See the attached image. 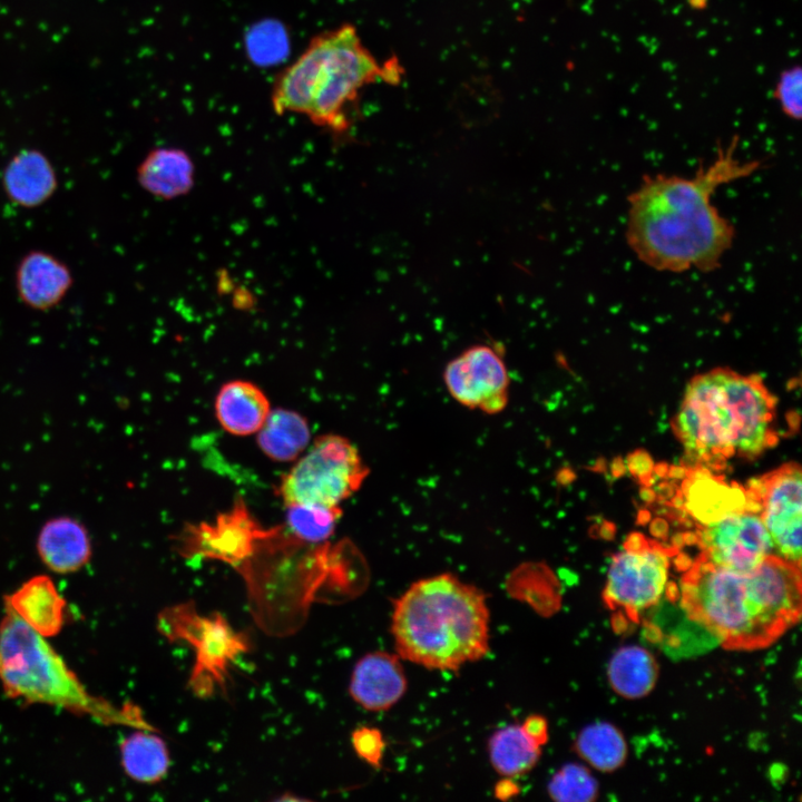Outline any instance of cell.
<instances>
[{
  "label": "cell",
  "mask_w": 802,
  "mask_h": 802,
  "mask_svg": "<svg viewBox=\"0 0 802 802\" xmlns=\"http://www.w3.org/2000/svg\"><path fill=\"white\" fill-rule=\"evenodd\" d=\"M734 136L715 158L692 176H644L628 196L625 237L647 266L671 273L712 272L732 247L735 229L713 204L722 185L759 170V159L744 162L736 155Z\"/></svg>",
  "instance_id": "6da1fadb"
},
{
  "label": "cell",
  "mask_w": 802,
  "mask_h": 802,
  "mask_svg": "<svg viewBox=\"0 0 802 802\" xmlns=\"http://www.w3.org/2000/svg\"><path fill=\"white\" fill-rule=\"evenodd\" d=\"M687 615L733 649L763 648L801 615V567L770 555L745 573L701 557L681 580Z\"/></svg>",
  "instance_id": "7a4b0ae2"
},
{
  "label": "cell",
  "mask_w": 802,
  "mask_h": 802,
  "mask_svg": "<svg viewBox=\"0 0 802 802\" xmlns=\"http://www.w3.org/2000/svg\"><path fill=\"white\" fill-rule=\"evenodd\" d=\"M775 420L776 400L760 375L716 368L691 379L672 426L691 461L721 469L774 447Z\"/></svg>",
  "instance_id": "3957f363"
},
{
  "label": "cell",
  "mask_w": 802,
  "mask_h": 802,
  "mask_svg": "<svg viewBox=\"0 0 802 802\" xmlns=\"http://www.w3.org/2000/svg\"><path fill=\"white\" fill-rule=\"evenodd\" d=\"M403 74L395 57L380 63L364 46L356 27L343 23L313 36L276 76L271 105L278 116L302 115L342 137L352 126L351 108L361 90L378 81L398 85Z\"/></svg>",
  "instance_id": "277c9868"
},
{
  "label": "cell",
  "mask_w": 802,
  "mask_h": 802,
  "mask_svg": "<svg viewBox=\"0 0 802 802\" xmlns=\"http://www.w3.org/2000/svg\"><path fill=\"white\" fill-rule=\"evenodd\" d=\"M486 594L456 575L419 579L393 599L391 634L400 658L436 671H457L489 652Z\"/></svg>",
  "instance_id": "5b68a950"
},
{
  "label": "cell",
  "mask_w": 802,
  "mask_h": 802,
  "mask_svg": "<svg viewBox=\"0 0 802 802\" xmlns=\"http://www.w3.org/2000/svg\"><path fill=\"white\" fill-rule=\"evenodd\" d=\"M0 683L7 696L47 704L104 724L151 730L134 706L116 707L91 695L46 637L10 608L0 623Z\"/></svg>",
  "instance_id": "8992f818"
},
{
  "label": "cell",
  "mask_w": 802,
  "mask_h": 802,
  "mask_svg": "<svg viewBox=\"0 0 802 802\" xmlns=\"http://www.w3.org/2000/svg\"><path fill=\"white\" fill-rule=\"evenodd\" d=\"M369 469L346 438H316L306 453L284 475L278 495L286 506H340L363 483Z\"/></svg>",
  "instance_id": "52a82bcc"
},
{
  "label": "cell",
  "mask_w": 802,
  "mask_h": 802,
  "mask_svg": "<svg viewBox=\"0 0 802 802\" xmlns=\"http://www.w3.org/2000/svg\"><path fill=\"white\" fill-rule=\"evenodd\" d=\"M671 554L662 545L632 534L608 567L604 597L632 618L655 606L666 591Z\"/></svg>",
  "instance_id": "ba28073f"
},
{
  "label": "cell",
  "mask_w": 802,
  "mask_h": 802,
  "mask_svg": "<svg viewBox=\"0 0 802 802\" xmlns=\"http://www.w3.org/2000/svg\"><path fill=\"white\" fill-rule=\"evenodd\" d=\"M746 496L757 505L774 554L801 567L802 470L796 462L780 466L750 482Z\"/></svg>",
  "instance_id": "9c48e42d"
},
{
  "label": "cell",
  "mask_w": 802,
  "mask_h": 802,
  "mask_svg": "<svg viewBox=\"0 0 802 802\" xmlns=\"http://www.w3.org/2000/svg\"><path fill=\"white\" fill-rule=\"evenodd\" d=\"M701 558L734 571H750L774 554L772 539L755 505L710 521L697 532Z\"/></svg>",
  "instance_id": "30bf717a"
},
{
  "label": "cell",
  "mask_w": 802,
  "mask_h": 802,
  "mask_svg": "<svg viewBox=\"0 0 802 802\" xmlns=\"http://www.w3.org/2000/svg\"><path fill=\"white\" fill-rule=\"evenodd\" d=\"M160 628L167 636L189 640L197 648V662L192 675L195 688L202 691L207 683L208 689L214 682L224 681L227 664L247 647L242 635L236 634L221 616L199 617L189 612L187 605L167 610L159 619Z\"/></svg>",
  "instance_id": "8fae6325"
},
{
  "label": "cell",
  "mask_w": 802,
  "mask_h": 802,
  "mask_svg": "<svg viewBox=\"0 0 802 802\" xmlns=\"http://www.w3.org/2000/svg\"><path fill=\"white\" fill-rule=\"evenodd\" d=\"M443 379L451 397L466 408L495 414L508 403V370L499 349L490 344L462 351L447 364Z\"/></svg>",
  "instance_id": "7c38bea8"
},
{
  "label": "cell",
  "mask_w": 802,
  "mask_h": 802,
  "mask_svg": "<svg viewBox=\"0 0 802 802\" xmlns=\"http://www.w3.org/2000/svg\"><path fill=\"white\" fill-rule=\"evenodd\" d=\"M398 655L371 652L362 656L351 674L349 693L360 706L381 712L404 695L408 681Z\"/></svg>",
  "instance_id": "4fadbf2b"
},
{
  "label": "cell",
  "mask_w": 802,
  "mask_h": 802,
  "mask_svg": "<svg viewBox=\"0 0 802 802\" xmlns=\"http://www.w3.org/2000/svg\"><path fill=\"white\" fill-rule=\"evenodd\" d=\"M14 280L20 301L37 311L58 305L72 286L69 266L41 250H32L21 257Z\"/></svg>",
  "instance_id": "5bb4252c"
},
{
  "label": "cell",
  "mask_w": 802,
  "mask_h": 802,
  "mask_svg": "<svg viewBox=\"0 0 802 802\" xmlns=\"http://www.w3.org/2000/svg\"><path fill=\"white\" fill-rule=\"evenodd\" d=\"M36 548L48 569L63 575L84 568L92 552L87 528L69 516L48 519L38 532Z\"/></svg>",
  "instance_id": "9a60e30c"
},
{
  "label": "cell",
  "mask_w": 802,
  "mask_h": 802,
  "mask_svg": "<svg viewBox=\"0 0 802 802\" xmlns=\"http://www.w3.org/2000/svg\"><path fill=\"white\" fill-rule=\"evenodd\" d=\"M58 186L57 173L41 150L25 148L17 151L2 172V187L16 205L33 208L46 203Z\"/></svg>",
  "instance_id": "2e32d148"
},
{
  "label": "cell",
  "mask_w": 802,
  "mask_h": 802,
  "mask_svg": "<svg viewBox=\"0 0 802 802\" xmlns=\"http://www.w3.org/2000/svg\"><path fill=\"white\" fill-rule=\"evenodd\" d=\"M6 607L46 638L59 634L65 624L66 602L47 575L25 581L7 596Z\"/></svg>",
  "instance_id": "e0dca14e"
},
{
  "label": "cell",
  "mask_w": 802,
  "mask_h": 802,
  "mask_svg": "<svg viewBox=\"0 0 802 802\" xmlns=\"http://www.w3.org/2000/svg\"><path fill=\"white\" fill-rule=\"evenodd\" d=\"M143 189L160 199H174L189 193L195 183V165L180 148L151 149L137 167Z\"/></svg>",
  "instance_id": "ac0fdd59"
},
{
  "label": "cell",
  "mask_w": 802,
  "mask_h": 802,
  "mask_svg": "<svg viewBox=\"0 0 802 802\" xmlns=\"http://www.w3.org/2000/svg\"><path fill=\"white\" fill-rule=\"evenodd\" d=\"M271 411L265 393L254 383L233 380L223 384L215 398V415L221 427L234 436L256 433Z\"/></svg>",
  "instance_id": "d6986e66"
},
{
  "label": "cell",
  "mask_w": 802,
  "mask_h": 802,
  "mask_svg": "<svg viewBox=\"0 0 802 802\" xmlns=\"http://www.w3.org/2000/svg\"><path fill=\"white\" fill-rule=\"evenodd\" d=\"M310 439L311 431L306 419L287 409L270 411L257 431L260 449L278 462L295 460L305 450Z\"/></svg>",
  "instance_id": "ffe728a7"
},
{
  "label": "cell",
  "mask_w": 802,
  "mask_h": 802,
  "mask_svg": "<svg viewBox=\"0 0 802 802\" xmlns=\"http://www.w3.org/2000/svg\"><path fill=\"white\" fill-rule=\"evenodd\" d=\"M493 770L503 777H517L531 771L541 755V745L532 740L521 724L497 730L488 741Z\"/></svg>",
  "instance_id": "44dd1931"
},
{
  "label": "cell",
  "mask_w": 802,
  "mask_h": 802,
  "mask_svg": "<svg viewBox=\"0 0 802 802\" xmlns=\"http://www.w3.org/2000/svg\"><path fill=\"white\" fill-rule=\"evenodd\" d=\"M120 761L125 773L139 783H156L169 769V752L162 737L139 728L120 743Z\"/></svg>",
  "instance_id": "7402d4cb"
},
{
  "label": "cell",
  "mask_w": 802,
  "mask_h": 802,
  "mask_svg": "<svg viewBox=\"0 0 802 802\" xmlns=\"http://www.w3.org/2000/svg\"><path fill=\"white\" fill-rule=\"evenodd\" d=\"M657 674L654 656L636 645L619 648L610 658L607 669L613 689L627 698L647 695L655 686Z\"/></svg>",
  "instance_id": "603a6c76"
},
{
  "label": "cell",
  "mask_w": 802,
  "mask_h": 802,
  "mask_svg": "<svg viewBox=\"0 0 802 802\" xmlns=\"http://www.w3.org/2000/svg\"><path fill=\"white\" fill-rule=\"evenodd\" d=\"M575 750L590 766L603 772L622 766L627 755L623 734L605 722L586 726L577 736Z\"/></svg>",
  "instance_id": "cb8c5ba5"
},
{
  "label": "cell",
  "mask_w": 802,
  "mask_h": 802,
  "mask_svg": "<svg viewBox=\"0 0 802 802\" xmlns=\"http://www.w3.org/2000/svg\"><path fill=\"white\" fill-rule=\"evenodd\" d=\"M286 524L293 535L306 542H322L334 531L341 517L340 506H286Z\"/></svg>",
  "instance_id": "d4e9b609"
},
{
  "label": "cell",
  "mask_w": 802,
  "mask_h": 802,
  "mask_svg": "<svg viewBox=\"0 0 802 802\" xmlns=\"http://www.w3.org/2000/svg\"><path fill=\"white\" fill-rule=\"evenodd\" d=\"M547 791L558 802H589L595 800L598 785L586 766L570 763L554 774Z\"/></svg>",
  "instance_id": "484cf974"
},
{
  "label": "cell",
  "mask_w": 802,
  "mask_h": 802,
  "mask_svg": "<svg viewBox=\"0 0 802 802\" xmlns=\"http://www.w3.org/2000/svg\"><path fill=\"white\" fill-rule=\"evenodd\" d=\"M773 98L782 114L791 120L802 117V69L800 65L784 68L774 85Z\"/></svg>",
  "instance_id": "4316f807"
},
{
  "label": "cell",
  "mask_w": 802,
  "mask_h": 802,
  "mask_svg": "<svg viewBox=\"0 0 802 802\" xmlns=\"http://www.w3.org/2000/svg\"><path fill=\"white\" fill-rule=\"evenodd\" d=\"M356 755L373 767H380L385 751L382 732L376 727L360 726L351 734Z\"/></svg>",
  "instance_id": "83f0119b"
},
{
  "label": "cell",
  "mask_w": 802,
  "mask_h": 802,
  "mask_svg": "<svg viewBox=\"0 0 802 802\" xmlns=\"http://www.w3.org/2000/svg\"><path fill=\"white\" fill-rule=\"evenodd\" d=\"M527 734L541 746L548 740V725L540 715H529L521 724Z\"/></svg>",
  "instance_id": "f1b7e54d"
},
{
  "label": "cell",
  "mask_w": 802,
  "mask_h": 802,
  "mask_svg": "<svg viewBox=\"0 0 802 802\" xmlns=\"http://www.w3.org/2000/svg\"><path fill=\"white\" fill-rule=\"evenodd\" d=\"M517 793L518 786L511 777H503V780H501L495 788V795L500 800L511 799Z\"/></svg>",
  "instance_id": "f546056e"
},
{
  "label": "cell",
  "mask_w": 802,
  "mask_h": 802,
  "mask_svg": "<svg viewBox=\"0 0 802 802\" xmlns=\"http://www.w3.org/2000/svg\"><path fill=\"white\" fill-rule=\"evenodd\" d=\"M687 3L694 10H703L706 8L708 0H687Z\"/></svg>",
  "instance_id": "4dcf8cb0"
}]
</instances>
